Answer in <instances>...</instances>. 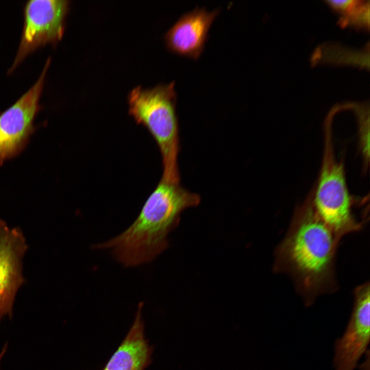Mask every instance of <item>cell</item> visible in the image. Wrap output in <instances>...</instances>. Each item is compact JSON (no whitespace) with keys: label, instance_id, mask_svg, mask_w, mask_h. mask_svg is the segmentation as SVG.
<instances>
[{"label":"cell","instance_id":"cell-10","mask_svg":"<svg viewBox=\"0 0 370 370\" xmlns=\"http://www.w3.org/2000/svg\"><path fill=\"white\" fill-rule=\"evenodd\" d=\"M142 306L138 305L132 326L102 370H144L150 363L152 348L145 338Z\"/></svg>","mask_w":370,"mask_h":370},{"label":"cell","instance_id":"cell-2","mask_svg":"<svg viewBox=\"0 0 370 370\" xmlns=\"http://www.w3.org/2000/svg\"><path fill=\"white\" fill-rule=\"evenodd\" d=\"M200 201L198 194L179 183L161 180L127 229L92 247L111 249L115 258L126 266L149 262L168 247V235L179 223L181 213Z\"/></svg>","mask_w":370,"mask_h":370},{"label":"cell","instance_id":"cell-1","mask_svg":"<svg viewBox=\"0 0 370 370\" xmlns=\"http://www.w3.org/2000/svg\"><path fill=\"white\" fill-rule=\"evenodd\" d=\"M340 240L317 214L310 193L295 210L276 249L273 267L290 277L306 306L337 290L335 265Z\"/></svg>","mask_w":370,"mask_h":370},{"label":"cell","instance_id":"cell-5","mask_svg":"<svg viewBox=\"0 0 370 370\" xmlns=\"http://www.w3.org/2000/svg\"><path fill=\"white\" fill-rule=\"evenodd\" d=\"M68 6L69 1L65 0H31L26 3L22 38L11 72L36 49L61 39Z\"/></svg>","mask_w":370,"mask_h":370},{"label":"cell","instance_id":"cell-7","mask_svg":"<svg viewBox=\"0 0 370 370\" xmlns=\"http://www.w3.org/2000/svg\"><path fill=\"white\" fill-rule=\"evenodd\" d=\"M369 284L366 282L354 291L352 313L346 329L335 344V370H354L366 352L369 341Z\"/></svg>","mask_w":370,"mask_h":370},{"label":"cell","instance_id":"cell-9","mask_svg":"<svg viewBox=\"0 0 370 370\" xmlns=\"http://www.w3.org/2000/svg\"><path fill=\"white\" fill-rule=\"evenodd\" d=\"M219 12L218 9L209 11L197 7L183 14L165 34L168 48L180 55L197 59L203 50L210 27Z\"/></svg>","mask_w":370,"mask_h":370},{"label":"cell","instance_id":"cell-11","mask_svg":"<svg viewBox=\"0 0 370 370\" xmlns=\"http://www.w3.org/2000/svg\"><path fill=\"white\" fill-rule=\"evenodd\" d=\"M358 119L360 149L365 165L369 162V111L366 107L354 106Z\"/></svg>","mask_w":370,"mask_h":370},{"label":"cell","instance_id":"cell-6","mask_svg":"<svg viewBox=\"0 0 370 370\" xmlns=\"http://www.w3.org/2000/svg\"><path fill=\"white\" fill-rule=\"evenodd\" d=\"M48 59L34 85L12 106L0 115V163L18 154L33 131V122L39 109Z\"/></svg>","mask_w":370,"mask_h":370},{"label":"cell","instance_id":"cell-4","mask_svg":"<svg viewBox=\"0 0 370 370\" xmlns=\"http://www.w3.org/2000/svg\"><path fill=\"white\" fill-rule=\"evenodd\" d=\"M332 119L329 115L325 121L323 160L317 184L311 194L317 214L341 239L345 235L361 230L366 219L357 216L354 211V202L346 184L344 163L335 156Z\"/></svg>","mask_w":370,"mask_h":370},{"label":"cell","instance_id":"cell-8","mask_svg":"<svg viewBox=\"0 0 370 370\" xmlns=\"http://www.w3.org/2000/svg\"><path fill=\"white\" fill-rule=\"evenodd\" d=\"M27 248L21 230L0 220V320L12 316L15 295L25 281L22 260Z\"/></svg>","mask_w":370,"mask_h":370},{"label":"cell","instance_id":"cell-12","mask_svg":"<svg viewBox=\"0 0 370 370\" xmlns=\"http://www.w3.org/2000/svg\"><path fill=\"white\" fill-rule=\"evenodd\" d=\"M327 2L334 8L346 15L351 12L362 2L356 0H330Z\"/></svg>","mask_w":370,"mask_h":370},{"label":"cell","instance_id":"cell-3","mask_svg":"<svg viewBox=\"0 0 370 370\" xmlns=\"http://www.w3.org/2000/svg\"><path fill=\"white\" fill-rule=\"evenodd\" d=\"M176 98L175 82L172 81L150 89L137 87L130 93L128 100L130 114L148 128L159 147L163 169L161 180L179 183Z\"/></svg>","mask_w":370,"mask_h":370}]
</instances>
